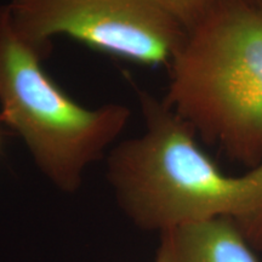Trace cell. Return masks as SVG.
<instances>
[{
	"label": "cell",
	"instance_id": "6da1fadb",
	"mask_svg": "<svg viewBox=\"0 0 262 262\" xmlns=\"http://www.w3.org/2000/svg\"><path fill=\"white\" fill-rule=\"evenodd\" d=\"M136 91L145 133L120 142L107 158L108 182L124 214L159 233L231 219L262 245V162L243 175H228L164 100Z\"/></svg>",
	"mask_w": 262,
	"mask_h": 262
},
{
	"label": "cell",
	"instance_id": "7a4b0ae2",
	"mask_svg": "<svg viewBox=\"0 0 262 262\" xmlns=\"http://www.w3.org/2000/svg\"><path fill=\"white\" fill-rule=\"evenodd\" d=\"M164 102L208 142L262 162V9L217 0L169 66Z\"/></svg>",
	"mask_w": 262,
	"mask_h": 262
},
{
	"label": "cell",
	"instance_id": "3957f363",
	"mask_svg": "<svg viewBox=\"0 0 262 262\" xmlns=\"http://www.w3.org/2000/svg\"><path fill=\"white\" fill-rule=\"evenodd\" d=\"M48 50L26 40L8 4L0 6V123L21 137L55 187L75 193L88 168L125 129L131 112L120 103L88 108L74 101L42 68Z\"/></svg>",
	"mask_w": 262,
	"mask_h": 262
},
{
	"label": "cell",
	"instance_id": "277c9868",
	"mask_svg": "<svg viewBox=\"0 0 262 262\" xmlns=\"http://www.w3.org/2000/svg\"><path fill=\"white\" fill-rule=\"evenodd\" d=\"M11 19L32 44L66 35L141 66H170L187 32L153 0H10Z\"/></svg>",
	"mask_w": 262,
	"mask_h": 262
},
{
	"label": "cell",
	"instance_id": "5b68a950",
	"mask_svg": "<svg viewBox=\"0 0 262 262\" xmlns=\"http://www.w3.org/2000/svg\"><path fill=\"white\" fill-rule=\"evenodd\" d=\"M237 222L214 219L160 233L158 253L166 262H258Z\"/></svg>",
	"mask_w": 262,
	"mask_h": 262
},
{
	"label": "cell",
	"instance_id": "8992f818",
	"mask_svg": "<svg viewBox=\"0 0 262 262\" xmlns=\"http://www.w3.org/2000/svg\"><path fill=\"white\" fill-rule=\"evenodd\" d=\"M186 32H191L212 11L217 0H153Z\"/></svg>",
	"mask_w": 262,
	"mask_h": 262
},
{
	"label": "cell",
	"instance_id": "52a82bcc",
	"mask_svg": "<svg viewBox=\"0 0 262 262\" xmlns=\"http://www.w3.org/2000/svg\"><path fill=\"white\" fill-rule=\"evenodd\" d=\"M244 2H247V3H249V4L255 5V6H257V8L262 9V0H244Z\"/></svg>",
	"mask_w": 262,
	"mask_h": 262
},
{
	"label": "cell",
	"instance_id": "ba28073f",
	"mask_svg": "<svg viewBox=\"0 0 262 262\" xmlns=\"http://www.w3.org/2000/svg\"><path fill=\"white\" fill-rule=\"evenodd\" d=\"M155 262H166V261H165V258L162 256V255H160L159 253H157V257H156Z\"/></svg>",
	"mask_w": 262,
	"mask_h": 262
},
{
	"label": "cell",
	"instance_id": "9c48e42d",
	"mask_svg": "<svg viewBox=\"0 0 262 262\" xmlns=\"http://www.w3.org/2000/svg\"><path fill=\"white\" fill-rule=\"evenodd\" d=\"M0 143H2V130H0Z\"/></svg>",
	"mask_w": 262,
	"mask_h": 262
}]
</instances>
